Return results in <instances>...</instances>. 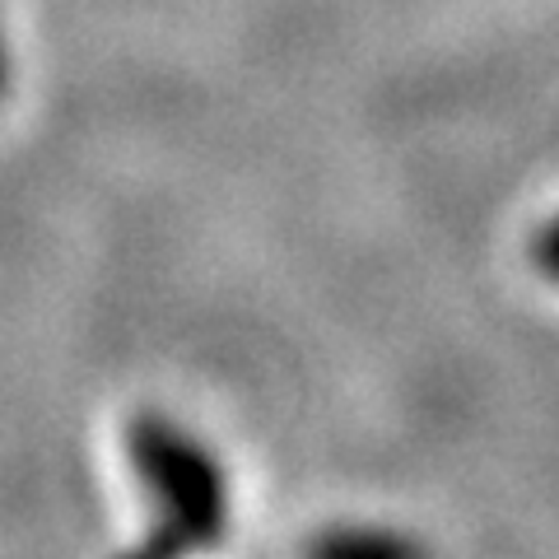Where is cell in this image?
Masks as SVG:
<instances>
[{
	"label": "cell",
	"mask_w": 559,
	"mask_h": 559,
	"mask_svg": "<svg viewBox=\"0 0 559 559\" xmlns=\"http://www.w3.org/2000/svg\"><path fill=\"white\" fill-rule=\"evenodd\" d=\"M127 462L150 503V555H191L219 546L234 518V485L219 452L197 429L159 411H140L127 425Z\"/></svg>",
	"instance_id": "1"
},
{
	"label": "cell",
	"mask_w": 559,
	"mask_h": 559,
	"mask_svg": "<svg viewBox=\"0 0 559 559\" xmlns=\"http://www.w3.org/2000/svg\"><path fill=\"white\" fill-rule=\"evenodd\" d=\"M532 266L540 271V280H550L559 289V215H550L532 238Z\"/></svg>",
	"instance_id": "2"
},
{
	"label": "cell",
	"mask_w": 559,
	"mask_h": 559,
	"mask_svg": "<svg viewBox=\"0 0 559 559\" xmlns=\"http://www.w3.org/2000/svg\"><path fill=\"white\" fill-rule=\"evenodd\" d=\"M5 80H10V51H5V28H0V94H5Z\"/></svg>",
	"instance_id": "3"
}]
</instances>
